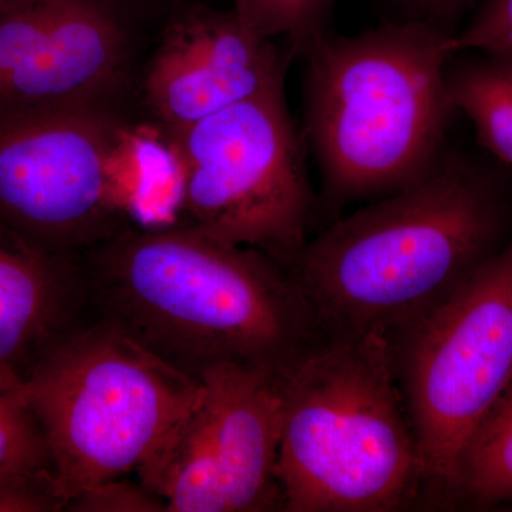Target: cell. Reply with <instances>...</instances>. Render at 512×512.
<instances>
[{
    "instance_id": "obj_10",
    "label": "cell",
    "mask_w": 512,
    "mask_h": 512,
    "mask_svg": "<svg viewBox=\"0 0 512 512\" xmlns=\"http://www.w3.org/2000/svg\"><path fill=\"white\" fill-rule=\"evenodd\" d=\"M138 18L119 0H0V110L114 103Z\"/></svg>"
},
{
    "instance_id": "obj_15",
    "label": "cell",
    "mask_w": 512,
    "mask_h": 512,
    "mask_svg": "<svg viewBox=\"0 0 512 512\" xmlns=\"http://www.w3.org/2000/svg\"><path fill=\"white\" fill-rule=\"evenodd\" d=\"M18 384L0 376V481L50 485L49 458ZM52 490V487H50Z\"/></svg>"
},
{
    "instance_id": "obj_2",
    "label": "cell",
    "mask_w": 512,
    "mask_h": 512,
    "mask_svg": "<svg viewBox=\"0 0 512 512\" xmlns=\"http://www.w3.org/2000/svg\"><path fill=\"white\" fill-rule=\"evenodd\" d=\"M501 221L490 184L443 153L413 183L306 242L288 272L323 335L392 336L494 255Z\"/></svg>"
},
{
    "instance_id": "obj_6",
    "label": "cell",
    "mask_w": 512,
    "mask_h": 512,
    "mask_svg": "<svg viewBox=\"0 0 512 512\" xmlns=\"http://www.w3.org/2000/svg\"><path fill=\"white\" fill-rule=\"evenodd\" d=\"M153 153L116 103L0 110V227L77 259L128 227Z\"/></svg>"
},
{
    "instance_id": "obj_9",
    "label": "cell",
    "mask_w": 512,
    "mask_h": 512,
    "mask_svg": "<svg viewBox=\"0 0 512 512\" xmlns=\"http://www.w3.org/2000/svg\"><path fill=\"white\" fill-rule=\"evenodd\" d=\"M282 366L202 370L190 410L136 471L167 512L282 510Z\"/></svg>"
},
{
    "instance_id": "obj_19",
    "label": "cell",
    "mask_w": 512,
    "mask_h": 512,
    "mask_svg": "<svg viewBox=\"0 0 512 512\" xmlns=\"http://www.w3.org/2000/svg\"><path fill=\"white\" fill-rule=\"evenodd\" d=\"M62 510L47 485L0 481V512Z\"/></svg>"
},
{
    "instance_id": "obj_8",
    "label": "cell",
    "mask_w": 512,
    "mask_h": 512,
    "mask_svg": "<svg viewBox=\"0 0 512 512\" xmlns=\"http://www.w3.org/2000/svg\"><path fill=\"white\" fill-rule=\"evenodd\" d=\"M389 339L424 490L456 498L464 450L512 380V245Z\"/></svg>"
},
{
    "instance_id": "obj_14",
    "label": "cell",
    "mask_w": 512,
    "mask_h": 512,
    "mask_svg": "<svg viewBox=\"0 0 512 512\" xmlns=\"http://www.w3.org/2000/svg\"><path fill=\"white\" fill-rule=\"evenodd\" d=\"M457 497L478 507L512 503V380L464 450Z\"/></svg>"
},
{
    "instance_id": "obj_7",
    "label": "cell",
    "mask_w": 512,
    "mask_h": 512,
    "mask_svg": "<svg viewBox=\"0 0 512 512\" xmlns=\"http://www.w3.org/2000/svg\"><path fill=\"white\" fill-rule=\"evenodd\" d=\"M301 140L286 104L285 79L167 131L188 224L264 252L288 269L308 242L312 208Z\"/></svg>"
},
{
    "instance_id": "obj_21",
    "label": "cell",
    "mask_w": 512,
    "mask_h": 512,
    "mask_svg": "<svg viewBox=\"0 0 512 512\" xmlns=\"http://www.w3.org/2000/svg\"><path fill=\"white\" fill-rule=\"evenodd\" d=\"M119 2L126 5L127 8L134 10L138 16H141L144 13L150 12V10L156 9H167L171 13L174 8H177L181 3L187 2V0H119Z\"/></svg>"
},
{
    "instance_id": "obj_12",
    "label": "cell",
    "mask_w": 512,
    "mask_h": 512,
    "mask_svg": "<svg viewBox=\"0 0 512 512\" xmlns=\"http://www.w3.org/2000/svg\"><path fill=\"white\" fill-rule=\"evenodd\" d=\"M87 305L77 259L47 254L0 227V376L19 386Z\"/></svg>"
},
{
    "instance_id": "obj_4",
    "label": "cell",
    "mask_w": 512,
    "mask_h": 512,
    "mask_svg": "<svg viewBox=\"0 0 512 512\" xmlns=\"http://www.w3.org/2000/svg\"><path fill=\"white\" fill-rule=\"evenodd\" d=\"M286 512H389L424 490L389 336L322 335L281 369Z\"/></svg>"
},
{
    "instance_id": "obj_16",
    "label": "cell",
    "mask_w": 512,
    "mask_h": 512,
    "mask_svg": "<svg viewBox=\"0 0 512 512\" xmlns=\"http://www.w3.org/2000/svg\"><path fill=\"white\" fill-rule=\"evenodd\" d=\"M338 0H234V12L255 35L284 37L292 55H303L330 32Z\"/></svg>"
},
{
    "instance_id": "obj_13",
    "label": "cell",
    "mask_w": 512,
    "mask_h": 512,
    "mask_svg": "<svg viewBox=\"0 0 512 512\" xmlns=\"http://www.w3.org/2000/svg\"><path fill=\"white\" fill-rule=\"evenodd\" d=\"M447 82L454 109L473 123L478 143L512 165V66L490 57L450 63Z\"/></svg>"
},
{
    "instance_id": "obj_5",
    "label": "cell",
    "mask_w": 512,
    "mask_h": 512,
    "mask_svg": "<svg viewBox=\"0 0 512 512\" xmlns=\"http://www.w3.org/2000/svg\"><path fill=\"white\" fill-rule=\"evenodd\" d=\"M62 508L153 456L194 403L198 379L96 316L64 332L19 384Z\"/></svg>"
},
{
    "instance_id": "obj_18",
    "label": "cell",
    "mask_w": 512,
    "mask_h": 512,
    "mask_svg": "<svg viewBox=\"0 0 512 512\" xmlns=\"http://www.w3.org/2000/svg\"><path fill=\"white\" fill-rule=\"evenodd\" d=\"M64 510L76 512H167V505L146 485L124 477L93 485L73 497Z\"/></svg>"
},
{
    "instance_id": "obj_17",
    "label": "cell",
    "mask_w": 512,
    "mask_h": 512,
    "mask_svg": "<svg viewBox=\"0 0 512 512\" xmlns=\"http://www.w3.org/2000/svg\"><path fill=\"white\" fill-rule=\"evenodd\" d=\"M456 53L477 50L512 66V0H487L470 25L453 37Z\"/></svg>"
},
{
    "instance_id": "obj_3",
    "label": "cell",
    "mask_w": 512,
    "mask_h": 512,
    "mask_svg": "<svg viewBox=\"0 0 512 512\" xmlns=\"http://www.w3.org/2000/svg\"><path fill=\"white\" fill-rule=\"evenodd\" d=\"M454 35L397 19L359 35L329 32L303 53V133L333 200L392 194L444 153Z\"/></svg>"
},
{
    "instance_id": "obj_20",
    "label": "cell",
    "mask_w": 512,
    "mask_h": 512,
    "mask_svg": "<svg viewBox=\"0 0 512 512\" xmlns=\"http://www.w3.org/2000/svg\"><path fill=\"white\" fill-rule=\"evenodd\" d=\"M402 20H424L454 29V22L467 9L471 0H390Z\"/></svg>"
},
{
    "instance_id": "obj_1",
    "label": "cell",
    "mask_w": 512,
    "mask_h": 512,
    "mask_svg": "<svg viewBox=\"0 0 512 512\" xmlns=\"http://www.w3.org/2000/svg\"><path fill=\"white\" fill-rule=\"evenodd\" d=\"M89 306L197 379L282 366L323 335L285 266L184 225L128 227L77 258Z\"/></svg>"
},
{
    "instance_id": "obj_11",
    "label": "cell",
    "mask_w": 512,
    "mask_h": 512,
    "mask_svg": "<svg viewBox=\"0 0 512 512\" xmlns=\"http://www.w3.org/2000/svg\"><path fill=\"white\" fill-rule=\"evenodd\" d=\"M286 64L274 40L255 35L234 10L184 2L167 16L141 87L167 133L281 82Z\"/></svg>"
}]
</instances>
